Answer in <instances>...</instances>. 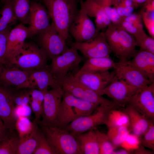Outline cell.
Returning <instances> with one entry per match:
<instances>
[{"label": "cell", "mask_w": 154, "mask_h": 154, "mask_svg": "<svg viewBox=\"0 0 154 154\" xmlns=\"http://www.w3.org/2000/svg\"><path fill=\"white\" fill-rule=\"evenodd\" d=\"M7 129L3 122L0 120V142L7 137Z\"/></svg>", "instance_id": "cell-45"}, {"label": "cell", "mask_w": 154, "mask_h": 154, "mask_svg": "<svg viewBox=\"0 0 154 154\" xmlns=\"http://www.w3.org/2000/svg\"><path fill=\"white\" fill-rule=\"evenodd\" d=\"M140 138L132 133H129L120 146L123 149L131 152L138 148L141 145Z\"/></svg>", "instance_id": "cell-39"}, {"label": "cell", "mask_w": 154, "mask_h": 154, "mask_svg": "<svg viewBox=\"0 0 154 154\" xmlns=\"http://www.w3.org/2000/svg\"><path fill=\"white\" fill-rule=\"evenodd\" d=\"M139 90L123 80L116 79L103 90L102 94L107 95L120 106H123L128 103Z\"/></svg>", "instance_id": "cell-16"}, {"label": "cell", "mask_w": 154, "mask_h": 154, "mask_svg": "<svg viewBox=\"0 0 154 154\" xmlns=\"http://www.w3.org/2000/svg\"><path fill=\"white\" fill-rule=\"evenodd\" d=\"M110 19L111 23L119 25L122 17L118 13L113 5V0H97Z\"/></svg>", "instance_id": "cell-35"}, {"label": "cell", "mask_w": 154, "mask_h": 154, "mask_svg": "<svg viewBox=\"0 0 154 154\" xmlns=\"http://www.w3.org/2000/svg\"><path fill=\"white\" fill-rule=\"evenodd\" d=\"M116 108H113L109 111L105 124L108 128L122 126L129 128V119L127 114L123 111Z\"/></svg>", "instance_id": "cell-29"}, {"label": "cell", "mask_w": 154, "mask_h": 154, "mask_svg": "<svg viewBox=\"0 0 154 154\" xmlns=\"http://www.w3.org/2000/svg\"><path fill=\"white\" fill-rule=\"evenodd\" d=\"M81 0H42L52 23L60 35L66 40L69 36L70 27L78 16Z\"/></svg>", "instance_id": "cell-1"}, {"label": "cell", "mask_w": 154, "mask_h": 154, "mask_svg": "<svg viewBox=\"0 0 154 154\" xmlns=\"http://www.w3.org/2000/svg\"><path fill=\"white\" fill-rule=\"evenodd\" d=\"M15 107L13 94L0 85V118L6 129L11 131L15 129L17 119L15 113Z\"/></svg>", "instance_id": "cell-18"}, {"label": "cell", "mask_w": 154, "mask_h": 154, "mask_svg": "<svg viewBox=\"0 0 154 154\" xmlns=\"http://www.w3.org/2000/svg\"><path fill=\"white\" fill-rule=\"evenodd\" d=\"M37 126L30 134L21 138L19 141L16 154H33L38 143Z\"/></svg>", "instance_id": "cell-28"}, {"label": "cell", "mask_w": 154, "mask_h": 154, "mask_svg": "<svg viewBox=\"0 0 154 154\" xmlns=\"http://www.w3.org/2000/svg\"><path fill=\"white\" fill-rule=\"evenodd\" d=\"M73 75L85 85L102 96L103 90L116 79L114 70L94 72L77 71Z\"/></svg>", "instance_id": "cell-13"}, {"label": "cell", "mask_w": 154, "mask_h": 154, "mask_svg": "<svg viewBox=\"0 0 154 154\" xmlns=\"http://www.w3.org/2000/svg\"><path fill=\"white\" fill-rule=\"evenodd\" d=\"M113 5L121 17L130 15L134 11L133 3L131 0H113Z\"/></svg>", "instance_id": "cell-36"}, {"label": "cell", "mask_w": 154, "mask_h": 154, "mask_svg": "<svg viewBox=\"0 0 154 154\" xmlns=\"http://www.w3.org/2000/svg\"><path fill=\"white\" fill-rule=\"evenodd\" d=\"M141 139V144L144 147L154 151V124L151 120L147 131Z\"/></svg>", "instance_id": "cell-41"}, {"label": "cell", "mask_w": 154, "mask_h": 154, "mask_svg": "<svg viewBox=\"0 0 154 154\" xmlns=\"http://www.w3.org/2000/svg\"><path fill=\"white\" fill-rule=\"evenodd\" d=\"M114 69L116 79L123 80L139 89H142L154 82L136 68L130 60L117 62Z\"/></svg>", "instance_id": "cell-10"}, {"label": "cell", "mask_w": 154, "mask_h": 154, "mask_svg": "<svg viewBox=\"0 0 154 154\" xmlns=\"http://www.w3.org/2000/svg\"><path fill=\"white\" fill-rule=\"evenodd\" d=\"M38 125L31 122L27 116H21L18 117L15 124V128L18 134L19 138H21L31 133Z\"/></svg>", "instance_id": "cell-32"}, {"label": "cell", "mask_w": 154, "mask_h": 154, "mask_svg": "<svg viewBox=\"0 0 154 154\" xmlns=\"http://www.w3.org/2000/svg\"><path fill=\"white\" fill-rule=\"evenodd\" d=\"M84 56L88 58L108 57L112 52L104 33L100 31L91 40L72 44Z\"/></svg>", "instance_id": "cell-12"}, {"label": "cell", "mask_w": 154, "mask_h": 154, "mask_svg": "<svg viewBox=\"0 0 154 154\" xmlns=\"http://www.w3.org/2000/svg\"><path fill=\"white\" fill-rule=\"evenodd\" d=\"M80 8L89 17L95 18V26L97 30L100 31L106 27L111 23L105 11L97 0L80 1Z\"/></svg>", "instance_id": "cell-21"}, {"label": "cell", "mask_w": 154, "mask_h": 154, "mask_svg": "<svg viewBox=\"0 0 154 154\" xmlns=\"http://www.w3.org/2000/svg\"><path fill=\"white\" fill-rule=\"evenodd\" d=\"M131 152L123 149L118 151H115L114 154H129Z\"/></svg>", "instance_id": "cell-47"}, {"label": "cell", "mask_w": 154, "mask_h": 154, "mask_svg": "<svg viewBox=\"0 0 154 154\" xmlns=\"http://www.w3.org/2000/svg\"><path fill=\"white\" fill-rule=\"evenodd\" d=\"M86 12L80 8L79 13L70 27L69 33L75 43L90 40L99 33Z\"/></svg>", "instance_id": "cell-11"}, {"label": "cell", "mask_w": 154, "mask_h": 154, "mask_svg": "<svg viewBox=\"0 0 154 154\" xmlns=\"http://www.w3.org/2000/svg\"><path fill=\"white\" fill-rule=\"evenodd\" d=\"M143 145H140L138 148L133 151L134 154H152L153 151H150L144 148Z\"/></svg>", "instance_id": "cell-46"}, {"label": "cell", "mask_w": 154, "mask_h": 154, "mask_svg": "<svg viewBox=\"0 0 154 154\" xmlns=\"http://www.w3.org/2000/svg\"><path fill=\"white\" fill-rule=\"evenodd\" d=\"M11 29V27H9L0 32V71L4 66L8 38Z\"/></svg>", "instance_id": "cell-40"}, {"label": "cell", "mask_w": 154, "mask_h": 154, "mask_svg": "<svg viewBox=\"0 0 154 154\" xmlns=\"http://www.w3.org/2000/svg\"><path fill=\"white\" fill-rule=\"evenodd\" d=\"M64 93L61 86L52 88L44 92L40 125L55 127Z\"/></svg>", "instance_id": "cell-8"}, {"label": "cell", "mask_w": 154, "mask_h": 154, "mask_svg": "<svg viewBox=\"0 0 154 154\" xmlns=\"http://www.w3.org/2000/svg\"><path fill=\"white\" fill-rule=\"evenodd\" d=\"M120 106L115 102L110 104H102L96 108V112L80 117L72 121L64 129L74 136L95 129L98 126L105 124L107 115L111 109Z\"/></svg>", "instance_id": "cell-5"}, {"label": "cell", "mask_w": 154, "mask_h": 154, "mask_svg": "<svg viewBox=\"0 0 154 154\" xmlns=\"http://www.w3.org/2000/svg\"><path fill=\"white\" fill-rule=\"evenodd\" d=\"M31 70L13 66H4L0 71V84L18 89L32 88L29 79Z\"/></svg>", "instance_id": "cell-15"}, {"label": "cell", "mask_w": 154, "mask_h": 154, "mask_svg": "<svg viewBox=\"0 0 154 154\" xmlns=\"http://www.w3.org/2000/svg\"><path fill=\"white\" fill-rule=\"evenodd\" d=\"M116 64L110 57L88 58L78 71L94 72L109 70L114 68Z\"/></svg>", "instance_id": "cell-26"}, {"label": "cell", "mask_w": 154, "mask_h": 154, "mask_svg": "<svg viewBox=\"0 0 154 154\" xmlns=\"http://www.w3.org/2000/svg\"><path fill=\"white\" fill-rule=\"evenodd\" d=\"M99 106L64 92L55 127L64 129L74 120L92 114Z\"/></svg>", "instance_id": "cell-2"}, {"label": "cell", "mask_w": 154, "mask_h": 154, "mask_svg": "<svg viewBox=\"0 0 154 154\" xmlns=\"http://www.w3.org/2000/svg\"><path fill=\"white\" fill-rule=\"evenodd\" d=\"M48 58L37 45L31 42H25L8 65L25 70L48 69Z\"/></svg>", "instance_id": "cell-3"}, {"label": "cell", "mask_w": 154, "mask_h": 154, "mask_svg": "<svg viewBox=\"0 0 154 154\" xmlns=\"http://www.w3.org/2000/svg\"><path fill=\"white\" fill-rule=\"evenodd\" d=\"M3 1H5V2L7 0H2Z\"/></svg>", "instance_id": "cell-49"}, {"label": "cell", "mask_w": 154, "mask_h": 154, "mask_svg": "<svg viewBox=\"0 0 154 154\" xmlns=\"http://www.w3.org/2000/svg\"><path fill=\"white\" fill-rule=\"evenodd\" d=\"M129 132V128L126 127H108L107 135L112 143L117 147L120 146Z\"/></svg>", "instance_id": "cell-33"}, {"label": "cell", "mask_w": 154, "mask_h": 154, "mask_svg": "<svg viewBox=\"0 0 154 154\" xmlns=\"http://www.w3.org/2000/svg\"><path fill=\"white\" fill-rule=\"evenodd\" d=\"M13 98L16 106H25L28 105L30 101L29 91L22 90L13 94Z\"/></svg>", "instance_id": "cell-43"}, {"label": "cell", "mask_w": 154, "mask_h": 154, "mask_svg": "<svg viewBox=\"0 0 154 154\" xmlns=\"http://www.w3.org/2000/svg\"><path fill=\"white\" fill-rule=\"evenodd\" d=\"M137 46L140 50H145L154 54V38L146 35L137 42Z\"/></svg>", "instance_id": "cell-44"}, {"label": "cell", "mask_w": 154, "mask_h": 154, "mask_svg": "<svg viewBox=\"0 0 154 154\" xmlns=\"http://www.w3.org/2000/svg\"><path fill=\"white\" fill-rule=\"evenodd\" d=\"M50 19L48 11L43 5L36 2L31 3L28 27L29 37L37 35L48 28L51 25Z\"/></svg>", "instance_id": "cell-17"}, {"label": "cell", "mask_w": 154, "mask_h": 154, "mask_svg": "<svg viewBox=\"0 0 154 154\" xmlns=\"http://www.w3.org/2000/svg\"><path fill=\"white\" fill-rule=\"evenodd\" d=\"M29 37L28 27L23 24L16 25L10 31L8 37L4 66H7Z\"/></svg>", "instance_id": "cell-19"}, {"label": "cell", "mask_w": 154, "mask_h": 154, "mask_svg": "<svg viewBox=\"0 0 154 154\" xmlns=\"http://www.w3.org/2000/svg\"><path fill=\"white\" fill-rule=\"evenodd\" d=\"M131 0V1H133H133H134V0Z\"/></svg>", "instance_id": "cell-50"}, {"label": "cell", "mask_w": 154, "mask_h": 154, "mask_svg": "<svg viewBox=\"0 0 154 154\" xmlns=\"http://www.w3.org/2000/svg\"><path fill=\"white\" fill-rule=\"evenodd\" d=\"M130 61L146 77L154 81V54L140 50Z\"/></svg>", "instance_id": "cell-24"}, {"label": "cell", "mask_w": 154, "mask_h": 154, "mask_svg": "<svg viewBox=\"0 0 154 154\" xmlns=\"http://www.w3.org/2000/svg\"><path fill=\"white\" fill-rule=\"evenodd\" d=\"M60 81L64 92L82 100L98 105L110 104L114 102L88 88L70 73Z\"/></svg>", "instance_id": "cell-6"}, {"label": "cell", "mask_w": 154, "mask_h": 154, "mask_svg": "<svg viewBox=\"0 0 154 154\" xmlns=\"http://www.w3.org/2000/svg\"><path fill=\"white\" fill-rule=\"evenodd\" d=\"M30 94L29 103L35 117L33 122L35 124L38 125L42 112L44 93L34 88L30 90Z\"/></svg>", "instance_id": "cell-27"}, {"label": "cell", "mask_w": 154, "mask_h": 154, "mask_svg": "<svg viewBox=\"0 0 154 154\" xmlns=\"http://www.w3.org/2000/svg\"><path fill=\"white\" fill-rule=\"evenodd\" d=\"M148 119H154V82L139 90L128 103Z\"/></svg>", "instance_id": "cell-14"}, {"label": "cell", "mask_w": 154, "mask_h": 154, "mask_svg": "<svg viewBox=\"0 0 154 154\" xmlns=\"http://www.w3.org/2000/svg\"><path fill=\"white\" fill-rule=\"evenodd\" d=\"M74 137L80 154H99L96 129Z\"/></svg>", "instance_id": "cell-25"}, {"label": "cell", "mask_w": 154, "mask_h": 154, "mask_svg": "<svg viewBox=\"0 0 154 154\" xmlns=\"http://www.w3.org/2000/svg\"><path fill=\"white\" fill-rule=\"evenodd\" d=\"M29 79L33 88H36L44 93L49 86L52 88L61 86L60 81L48 69L31 70Z\"/></svg>", "instance_id": "cell-22"}, {"label": "cell", "mask_w": 154, "mask_h": 154, "mask_svg": "<svg viewBox=\"0 0 154 154\" xmlns=\"http://www.w3.org/2000/svg\"><path fill=\"white\" fill-rule=\"evenodd\" d=\"M78 51L72 45L70 48L51 59L48 69L57 80L60 81L65 78L84 60V58L79 54Z\"/></svg>", "instance_id": "cell-7"}, {"label": "cell", "mask_w": 154, "mask_h": 154, "mask_svg": "<svg viewBox=\"0 0 154 154\" xmlns=\"http://www.w3.org/2000/svg\"><path fill=\"white\" fill-rule=\"evenodd\" d=\"M40 125L54 154H80L76 138L70 131L56 127Z\"/></svg>", "instance_id": "cell-4"}, {"label": "cell", "mask_w": 154, "mask_h": 154, "mask_svg": "<svg viewBox=\"0 0 154 154\" xmlns=\"http://www.w3.org/2000/svg\"><path fill=\"white\" fill-rule=\"evenodd\" d=\"M142 20L151 36L154 38V11L143 10L141 13Z\"/></svg>", "instance_id": "cell-42"}, {"label": "cell", "mask_w": 154, "mask_h": 154, "mask_svg": "<svg viewBox=\"0 0 154 154\" xmlns=\"http://www.w3.org/2000/svg\"><path fill=\"white\" fill-rule=\"evenodd\" d=\"M13 8L17 21L25 24H28L30 14L29 0H11Z\"/></svg>", "instance_id": "cell-31"}, {"label": "cell", "mask_w": 154, "mask_h": 154, "mask_svg": "<svg viewBox=\"0 0 154 154\" xmlns=\"http://www.w3.org/2000/svg\"><path fill=\"white\" fill-rule=\"evenodd\" d=\"M19 138L8 137L0 142V154H16Z\"/></svg>", "instance_id": "cell-37"}, {"label": "cell", "mask_w": 154, "mask_h": 154, "mask_svg": "<svg viewBox=\"0 0 154 154\" xmlns=\"http://www.w3.org/2000/svg\"><path fill=\"white\" fill-rule=\"evenodd\" d=\"M37 35L40 48L48 58L52 59L68 48L66 40L58 33L52 23L48 28Z\"/></svg>", "instance_id": "cell-9"}, {"label": "cell", "mask_w": 154, "mask_h": 154, "mask_svg": "<svg viewBox=\"0 0 154 154\" xmlns=\"http://www.w3.org/2000/svg\"><path fill=\"white\" fill-rule=\"evenodd\" d=\"M126 105L123 111L129 118V130L140 137L148 129L151 120L144 116L130 104Z\"/></svg>", "instance_id": "cell-23"}, {"label": "cell", "mask_w": 154, "mask_h": 154, "mask_svg": "<svg viewBox=\"0 0 154 154\" xmlns=\"http://www.w3.org/2000/svg\"><path fill=\"white\" fill-rule=\"evenodd\" d=\"M147 0H134L133 3L135 6L137 5L145 3Z\"/></svg>", "instance_id": "cell-48"}, {"label": "cell", "mask_w": 154, "mask_h": 154, "mask_svg": "<svg viewBox=\"0 0 154 154\" xmlns=\"http://www.w3.org/2000/svg\"><path fill=\"white\" fill-rule=\"evenodd\" d=\"M98 136L99 154H114L116 146L111 141L107 134L96 129Z\"/></svg>", "instance_id": "cell-34"}, {"label": "cell", "mask_w": 154, "mask_h": 154, "mask_svg": "<svg viewBox=\"0 0 154 154\" xmlns=\"http://www.w3.org/2000/svg\"><path fill=\"white\" fill-rule=\"evenodd\" d=\"M116 26L119 37L118 52L116 57L119 61L129 60L138 51L136 49L137 45L135 39L120 25Z\"/></svg>", "instance_id": "cell-20"}, {"label": "cell", "mask_w": 154, "mask_h": 154, "mask_svg": "<svg viewBox=\"0 0 154 154\" xmlns=\"http://www.w3.org/2000/svg\"><path fill=\"white\" fill-rule=\"evenodd\" d=\"M37 134L38 143L33 154H54L44 134L38 128Z\"/></svg>", "instance_id": "cell-38"}, {"label": "cell", "mask_w": 154, "mask_h": 154, "mask_svg": "<svg viewBox=\"0 0 154 154\" xmlns=\"http://www.w3.org/2000/svg\"><path fill=\"white\" fill-rule=\"evenodd\" d=\"M17 19L13 8L11 0H7L0 10V32L15 24Z\"/></svg>", "instance_id": "cell-30"}]
</instances>
